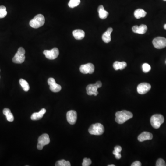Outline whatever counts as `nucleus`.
Instances as JSON below:
<instances>
[{"instance_id":"obj_7","label":"nucleus","mask_w":166,"mask_h":166,"mask_svg":"<svg viewBox=\"0 0 166 166\" xmlns=\"http://www.w3.org/2000/svg\"><path fill=\"white\" fill-rule=\"evenodd\" d=\"M152 43H153V45L156 48L161 49L166 47V38L165 37H159L154 38Z\"/></svg>"},{"instance_id":"obj_14","label":"nucleus","mask_w":166,"mask_h":166,"mask_svg":"<svg viewBox=\"0 0 166 166\" xmlns=\"http://www.w3.org/2000/svg\"><path fill=\"white\" fill-rule=\"evenodd\" d=\"M113 31L112 28H108L106 32H105L102 36V39L105 43H108L111 41V34Z\"/></svg>"},{"instance_id":"obj_13","label":"nucleus","mask_w":166,"mask_h":166,"mask_svg":"<svg viewBox=\"0 0 166 166\" xmlns=\"http://www.w3.org/2000/svg\"><path fill=\"white\" fill-rule=\"evenodd\" d=\"M152 138H153V135L151 133L144 132L138 136V139L139 141L142 142L144 141L152 140Z\"/></svg>"},{"instance_id":"obj_34","label":"nucleus","mask_w":166,"mask_h":166,"mask_svg":"<svg viewBox=\"0 0 166 166\" xmlns=\"http://www.w3.org/2000/svg\"><path fill=\"white\" fill-rule=\"evenodd\" d=\"M96 85H97V86L98 87V88H99L101 87H102V83L101 81H98L97 82H96Z\"/></svg>"},{"instance_id":"obj_19","label":"nucleus","mask_w":166,"mask_h":166,"mask_svg":"<svg viewBox=\"0 0 166 166\" xmlns=\"http://www.w3.org/2000/svg\"><path fill=\"white\" fill-rule=\"evenodd\" d=\"M127 66V64L125 62H120L116 61L113 64V68L115 70H123L125 69Z\"/></svg>"},{"instance_id":"obj_15","label":"nucleus","mask_w":166,"mask_h":166,"mask_svg":"<svg viewBox=\"0 0 166 166\" xmlns=\"http://www.w3.org/2000/svg\"><path fill=\"white\" fill-rule=\"evenodd\" d=\"M49 142H50V139L48 134H46V133L42 134L38 138V143H40L44 146L49 144Z\"/></svg>"},{"instance_id":"obj_10","label":"nucleus","mask_w":166,"mask_h":166,"mask_svg":"<svg viewBox=\"0 0 166 166\" xmlns=\"http://www.w3.org/2000/svg\"><path fill=\"white\" fill-rule=\"evenodd\" d=\"M150 84L147 83H142L138 85L137 87V91L140 94L143 95L146 94L151 89Z\"/></svg>"},{"instance_id":"obj_3","label":"nucleus","mask_w":166,"mask_h":166,"mask_svg":"<svg viewBox=\"0 0 166 166\" xmlns=\"http://www.w3.org/2000/svg\"><path fill=\"white\" fill-rule=\"evenodd\" d=\"M88 131L91 135H101L104 132V127L101 124H94L90 125Z\"/></svg>"},{"instance_id":"obj_22","label":"nucleus","mask_w":166,"mask_h":166,"mask_svg":"<svg viewBox=\"0 0 166 166\" xmlns=\"http://www.w3.org/2000/svg\"><path fill=\"white\" fill-rule=\"evenodd\" d=\"M19 84L25 91H28L30 90L29 85L26 81L24 79H20L19 81Z\"/></svg>"},{"instance_id":"obj_39","label":"nucleus","mask_w":166,"mask_h":166,"mask_svg":"<svg viewBox=\"0 0 166 166\" xmlns=\"http://www.w3.org/2000/svg\"></svg>"},{"instance_id":"obj_26","label":"nucleus","mask_w":166,"mask_h":166,"mask_svg":"<svg viewBox=\"0 0 166 166\" xmlns=\"http://www.w3.org/2000/svg\"><path fill=\"white\" fill-rule=\"evenodd\" d=\"M7 15L6 8L4 6H0V19L5 17Z\"/></svg>"},{"instance_id":"obj_35","label":"nucleus","mask_w":166,"mask_h":166,"mask_svg":"<svg viewBox=\"0 0 166 166\" xmlns=\"http://www.w3.org/2000/svg\"><path fill=\"white\" fill-rule=\"evenodd\" d=\"M43 147H44V146L43 145L38 143L37 145V148L38 150H42Z\"/></svg>"},{"instance_id":"obj_40","label":"nucleus","mask_w":166,"mask_h":166,"mask_svg":"<svg viewBox=\"0 0 166 166\" xmlns=\"http://www.w3.org/2000/svg\"><path fill=\"white\" fill-rule=\"evenodd\" d=\"M0 71H1V70H0Z\"/></svg>"},{"instance_id":"obj_16","label":"nucleus","mask_w":166,"mask_h":166,"mask_svg":"<svg viewBox=\"0 0 166 166\" xmlns=\"http://www.w3.org/2000/svg\"><path fill=\"white\" fill-rule=\"evenodd\" d=\"M46 112V110L45 108H43L39 112L33 113L31 115L30 119L33 121L40 120L43 118V115L45 114Z\"/></svg>"},{"instance_id":"obj_2","label":"nucleus","mask_w":166,"mask_h":166,"mask_svg":"<svg viewBox=\"0 0 166 166\" xmlns=\"http://www.w3.org/2000/svg\"><path fill=\"white\" fill-rule=\"evenodd\" d=\"M45 23V18L42 14H37L30 22V26L33 28H38Z\"/></svg>"},{"instance_id":"obj_25","label":"nucleus","mask_w":166,"mask_h":166,"mask_svg":"<svg viewBox=\"0 0 166 166\" xmlns=\"http://www.w3.org/2000/svg\"><path fill=\"white\" fill-rule=\"evenodd\" d=\"M80 3V0H70L69 6L71 8H74L79 6Z\"/></svg>"},{"instance_id":"obj_5","label":"nucleus","mask_w":166,"mask_h":166,"mask_svg":"<svg viewBox=\"0 0 166 166\" xmlns=\"http://www.w3.org/2000/svg\"><path fill=\"white\" fill-rule=\"evenodd\" d=\"M26 53L25 49L23 48L20 47L18 50L17 52L12 58V62L14 63L21 64L24 62L26 58L25 55Z\"/></svg>"},{"instance_id":"obj_6","label":"nucleus","mask_w":166,"mask_h":166,"mask_svg":"<svg viewBox=\"0 0 166 166\" xmlns=\"http://www.w3.org/2000/svg\"><path fill=\"white\" fill-rule=\"evenodd\" d=\"M46 57L49 60H53L56 59L59 55V49L57 48H54L51 50H45L43 52Z\"/></svg>"},{"instance_id":"obj_4","label":"nucleus","mask_w":166,"mask_h":166,"mask_svg":"<svg viewBox=\"0 0 166 166\" xmlns=\"http://www.w3.org/2000/svg\"><path fill=\"white\" fill-rule=\"evenodd\" d=\"M164 122L163 116L160 114L153 115L150 118V123L152 127L155 129H158Z\"/></svg>"},{"instance_id":"obj_32","label":"nucleus","mask_w":166,"mask_h":166,"mask_svg":"<svg viewBox=\"0 0 166 166\" xmlns=\"http://www.w3.org/2000/svg\"><path fill=\"white\" fill-rule=\"evenodd\" d=\"M141 163L140 162V161H135V162H133V163H132L131 166H141Z\"/></svg>"},{"instance_id":"obj_37","label":"nucleus","mask_w":166,"mask_h":166,"mask_svg":"<svg viewBox=\"0 0 166 166\" xmlns=\"http://www.w3.org/2000/svg\"><path fill=\"white\" fill-rule=\"evenodd\" d=\"M108 166H115V165H108Z\"/></svg>"},{"instance_id":"obj_23","label":"nucleus","mask_w":166,"mask_h":166,"mask_svg":"<svg viewBox=\"0 0 166 166\" xmlns=\"http://www.w3.org/2000/svg\"><path fill=\"white\" fill-rule=\"evenodd\" d=\"M147 27L146 25H141L139 26L138 30H137V33L140 34H143L147 30Z\"/></svg>"},{"instance_id":"obj_36","label":"nucleus","mask_w":166,"mask_h":166,"mask_svg":"<svg viewBox=\"0 0 166 166\" xmlns=\"http://www.w3.org/2000/svg\"><path fill=\"white\" fill-rule=\"evenodd\" d=\"M164 28L165 29V30H166V24H165V25H164Z\"/></svg>"},{"instance_id":"obj_11","label":"nucleus","mask_w":166,"mask_h":166,"mask_svg":"<svg viewBox=\"0 0 166 166\" xmlns=\"http://www.w3.org/2000/svg\"><path fill=\"white\" fill-rule=\"evenodd\" d=\"M66 119L71 125L75 124L77 120V112L74 110H70L66 114Z\"/></svg>"},{"instance_id":"obj_9","label":"nucleus","mask_w":166,"mask_h":166,"mask_svg":"<svg viewBox=\"0 0 166 166\" xmlns=\"http://www.w3.org/2000/svg\"><path fill=\"white\" fill-rule=\"evenodd\" d=\"M48 85L50 86L49 89L52 92H59L62 89L61 86L60 85L56 84L55 79L54 78H49L48 80Z\"/></svg>"},{"instance_id":"obj_1","label":"nucleus","mask_w":166,"mask_h":166,"mask_svg":"<svg viewBox=\"0 0 166 166\" xmlns=\"http://www.w3.org/2000/svg\"><path fill=\"white\" fill-rule=\"evenodd\" d=\"M115 116L116 122L118 124H122L128 120L132 119L133 117V114L129 111L122 110L116 112Z\"/></svg>"},{"instance_id":"obj_12","label":"nucleus","mask_w":166,"mask_h":166,"mask_svg":"<svg viewBox=\"0 0 166 166\" xmlns=\"http://www.w3.org/2000/svg\"><path fill=\"white\" fill-rule=\"evenodd\" d=\"M98 89L96 84H90L88 85L87 87V94L89 96L94 95V96H97L98 94L97 89Z\"/></svg>"},{"instance_id":"obj_21","label":"nucleus","mask_w":166,"mask_h":166,"mask_svg":"<svg viewBox=\"0 0 166 166\" xmlns=\"http://www.w3.org/2000/svg\"><path fill=\"white\" fill-rule=\"evenodd\" d=\"M146 14L147 13L145 11L140 9H138L135 10L134 13V16L137 19L144 17L146 16Z\"/></svg>"},{"instance_id":"obj_38","label":"nucleus","mask_w":166,"mask_h":166,"mask_svg":"<svg viewBox=\"0 0 166 166\" xmlns=\"http://www.w3.org/2000/svg\"><path fill=\"white\" fill-rule=\"evenodd\" d=\"M163 1H166V0H163Z\"/></svg>"},{"instance_id":"obj_28","label":"nucleus","mask_w":166,"mask_h":166,"mask_svg":"<svg viewBox=\"0 0 166 166\" xmlns=\"http://www.w3.org/2000/svg\"><path fill=\"white\" fill-rule=\"evenodd\" d=\"M91 160L89 158H85L83 160V161L82 166H90V164H91Z\"/></svg>"},{"instance_id":"obj_31","label":"nucleus","mask_w":166,"mask_h":166,"mask_svg":"<svg viewBox=\"0 0 166 166\" xmlns=\"http://www.w3.org/2000/svg\"><path fill=\"white\" fill-rule=\"evenodd\" d=\"M115 150L116 151H117V152L121 153V152L122 150V148L121 147V146L117 145V146H116L115 147Z\"/></svg>"},{"instance_id":"obj_24","label":"nucleus","mask_w":166,"mask_h":166,"mask_svg":"<svg viewBox=\"0 0 166 166\" xmlns=\"http://www.w3.org/2000/svg\"><path fill=\"white\" fill-rule=\"evenodd\" d=\"M56 166H70V162L69 161H66L65 160H61L58 161L55 163Z\"/></svg>"},{"instance_id":"obj_30","label":"nucleus","mask_w":166,"mask_h":166,"mask_svg":"<svg viewBox=\"0 0 166 166\" xmlns=\"http://www.w3.org/2000/svg\"><path fill=\"white\" fill-rule=\"evenodd\" d=\"M113 154L115 156L116 158L117 159H120L122 157V156H121V153L120 152H117L115 150H114L113 152Z\"/></svg>"},{"instance_id":"obj_29","label":"nucleus","mask_w":166,"mask_h":166,"mask_svg":"<svg viewBox=\"0 0 166 166\" xmlns=\"http://www.w3.org/2000/svg\"><path fill=\"white\" fill-rule=\"evenodd\" d=\"M156 166H166V164L165 161L162 159L160 158L157 160L156 162Z\"/></svg>"},{"instance_id":"obj_27","label":"nucleus","mask_w":166,"mask_h":166,"mask_svg":"<svg viewBox=\"0 0 166 166\" xmlns=\"http://www.w3.org/2000/svg\"><path fill=\"white\" fill-rule=\"evenodd\" d=\"M143 71L145 73L149 72L151 69V67L150 65L147 63H144L142 66Z\"/></svg>"},{"instance_id":"obj_33","label":"nucleus","mask_w":166,"mask_h":166,"mask_svg":"<svg viewBox=\"0 0 166 166\" xmlns=\"http://www.w3.org/2000/svg\"><path fill=\"white\" fill-rule=\"evenodd\" d=\"M138 28H139V26H133L132 27V30L133 32H134V33H137Z\"/></svg>"},{"instance_id":"obj_17","label":"nucleus","mask_w":166,"mask_h":166,"mask_svg":"<svg viewBox=\"0 0 166 166\" xmlns=\"http://www.w3.org/2000/svg\"><path fill=\"white\" fill-rule=\"evenodd\" d=\"M72 34L74 38L77 40H81L83 39L85 36V32L82 30H73Z\"/></svg>"},{"instance_id":"obj_18","label":"nucleus","mask_w":166,"mask_h":166,"mask_svg":"<svg viewBox=\"0 0 166 166\" xmlns=\"http://www.w3.org/2000/svg\"><path fill=\"white\" fill-rule=\"evenodd\" d=\"M98 12L99 13V17L102 19H105L108 15V12L105 10L104 8L103 5H100L98 8Z\"/></svg>"},{"instance_id":"obj_20","label":"nucleus","mask_w":166,"mask_h":166,"mask_svg":"<svg viewBox=\"0 0 166 166\" xmlns=\"http://www.w3.org/2000/svg\"><path fill=\"white\" fill-rule=\"evenodd\" d=\"M3 113L6 116L7 120L9 122H13L14 120V117L9 109L8 108H4L3 110Z\"/></svg>"},{"instance_id":"obj_8","label":"nucleus","mask_w":166,"mask_h":166,"mask_svg":"<svg viewBox=\"0 0 166 166\" xmlns=\"http://www.w3.org/2000/svg\"><path fill=\"white\" fill-rule=\"evenodd\" d=\"M79 70L80 72L83 74H92L95 71V66L93 64L89 63L81 65Z\"/></svg>"}]
</instances>
